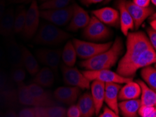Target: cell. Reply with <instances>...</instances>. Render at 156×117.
Here are the masks:
<instances>
[{
  "label": "cell",
  "mask_w": 156,
  "mask_h": 117,
  "mask_svg": "<svg viewBox=\"0 0 156 117\" xmlns=\"http://www.w3.org/2000/svg\"><path fill=\"white\" fill-rule=\"evenodd\" d=\"M150 27L152 28V29L156 30V20H151L149 22Z\"/></svg>",
  "instance_id": "obj_46"
},
{
  "label": "cell",
  "mask_w": 156,
  "mask_h": 117,
  "mask_svg": "<svg viewBox=\"0 0 156 117\" xmlns=\"http://www.w3.org/2000/svg\"><path fill=\"white\" fill-rule=\"evenodd\" d=\"M77 55L72 42L68 41L65 44L62 51V57L63 64L67 67H74L76 62Z\"/></svg>",
  "instance_id": "obj_30"
},
{
  "label": "cell",
  "mask_w": 156,
  "mask_h": 117,
  "mask_svg": "<svg viewBox=\"0 0 156 117\" xmlns=\"http://www.w3.org/2000/svg\"><path fill=\"white\" fill-rule=\"evenodd\" d=\"M40 10L37 0H32L30 6L26 10L25 20L23 35L27 39H30L36 35L39 27Z\"/></svg>",
  "instance_id": "obj_6"
},
{
  "label": "cell",
  "mask_w": 156,
  "mask_h": 117,
  "mask_svg": "<svg viewBox=\"0 0 156 117\" xmlns=\"http://www.w3.org/2000/svg\"><path fill=\"white\" fill-rule=\"evenodd\" d=\"M141 88V105L155 107L156 105V91L151 89L142 80L136 81Z\"/></svg>",
  "instance_id": "obj_25"
},
{
  "label": "cell",
  "mask_w": 156,
  "mask_h": 117,
  "mask_svg": "<svg viewBox=\"0 0 156 117\" xmlns=\"http://www.w3.org/2000/svg\"><path fill=\"white\" fill-rule=\"evenodd\" d=\"M81 112V117H93L95 114V109L90 92H86L78 100L77 104Z\"/></svg>",
  "instance_id": "obj_21"
},
{
  "label": "cell",
  "mask_w": 156,
  "mask_h": 117,
  "mask_svg": "<svg viewBox=\"0 0 156 117\" xmlns=\"http://www.w3.org/2000/svg\"><path fill=\"white\" fill-rule=\"evenodd\" d=\"M72 44L75 48L77 56L79 58L86 60L108 50L112 46L113 42L96 43L73 39Z\"/></svg>",
  "instance_id": "obj_5"
},
{
  "label": "cell",
  "mask_w": 156,
  "mask_h": 117,
  "mask_svg": "<svg viewBox=\"0 0 156 117\" xmlns=\"http://www.w3.org/2000/svg\"><path fill=\"white\" fill-rule=\"evenodd\" d=\"M146 32L148 34V38L151 44L152 45L153 49H156V30L149 27L146 28Z\"/></svg>",
  "instance_id": "obj_39"
},
{
  "label": "cell",
  "mask_w": 156,
  "mask_h": 117,
  "mask_svg": "<svg viewBox=\"0 0 156 117\" xmlns=\"http://www.w3.org/2000/svg\"><path fill=\"white\" fill-rule=\"evenodd\" d=\"M125 6L133 20L134 29L135 30H138L146 19L155 13L154 7L150 6L148 7L139 6L130 0H127Z\"/></svg>",
  "instance_id": "obj_10"
},
{
  "label": "cell",
  "mask_w": 156,
  "mask_h": 117,
  "mask_svg": "<svg viewBox=\"0 0 156 117\" xmlns=\"http://www.w3.org/2000/svg\"><path fill=\"white\" fill-rule=\"evenodd\" d=\"M63 80L66 84L73 87H77L81 90H88L90 88V82L83 75L77 68L61 65Z\"/></svg>",
  "instance_id": "obj_9"
},
{
  "label": "cell",
  "mask_w": 156,
  "mask_h": 117,
  "mask_svg": "<svg viewBox=\"0 0 156 117\" xmlns=\"http://www.w3.org/2000/svg\"><path fill=\"white\" fill-rule=\"evenodd\" d=\"M37 117H40V116H38V115H37Z\"/></svg>",
  "instance_id": "obj_52"
},
{
  "label": "cell",
  "mask_w": 156,
  "mask_h": 117,
  "mask_svg": "<svg viewBox=\"0 0 156 117\" xmlns=\"http://www.w3.org/2000/svg\"><path fill=\"white\" fill-rule=\"evenodd\" d=\"M55 75L53 71L48 67L42 68L35 75L34 83L43 88H48L53 85Z\"/></svg>",
  "instance_id": "obj_26"
},
{
  "label": "cell",
  "mask_w": 156,
  "mask_h": 117,
  "mask_svg": "<svg viewBox=\"0 0 156 117\" xmlns=\"http://www.w3.org/2000/svg\"><path fill=\"white\" fill-rule=\"evenodd\" d=\"M11 89L10 88V78L4 70L0 69V91Z\"/></svg>",
  "instance_id": "obj_35"
},
{
  "label": "cell",
  "mask_w": 156,
  "mask_h": 117,
  "mask_svg": "<svg viewBox=\"0 0 156 117\" xmlns=\"http://www.w3.org/2000/svg\"><path fill=\"white\" fill-rule=\"evenodd\" d=\"M37 114L34 107H28V108L23 109L19 112L18 117H37Z\"/></svg>",
  "instance_id": "obj_37"
},
{
  "label": "cell",
  "mask_w": 156,
  "mask_h": 117,
  "mask_svg": "<svg viewBox=\"0 0 156 117\" xmlns=\"http://www.w3.org/2000/svg\"><path fill=\"white\" fill-rule=\"evenodd\" d=\"M36 56L40 63L57 72L62 57V50L40 49L36 51Z\"/></svg>",
  "instance_id": "obj_11"
},
{
  "label": "cell",
  "mask_w": 156,
  "mask_h": 117,
  "mask_svg": "<svg viewBox=\"0 0 156 117\" xmlns=\"http://www.w3.org/2000/svg\"><path fill=\"white\" fill-rule=\"evenodd\" d=\"M6 58L13 68L23 67L20 45L14 40H10L6 44Z\"/></svg>",
  "instance_id": "obj_19"
},
{
  "label": "cell",
  "mask_w": 156,
  "mask_h": 117,
  "mask_svg": "<svg viewBox=\"0 0 156 117\" xmlns=\"http://www.w3.org/2000/svg\"><path fill=\"white\" fill-rule=\"evenodd\" d=\"M156 111L155 107H149L145 105H141L138 110V115L140 117H146L149 116L153 112Z\"/></svg>",
  "instance_id": "obj_36"
},
{
  "label": "cell",
  "mask_w": 156,
  "mask_h": 117,
  "mask_svg": "<svg viewBox=\"0 0 156 117\" xmlns=\"http://www.w3.org/2000/svg\"><path fill=\"white\" fill-rule=\"evenodd\" d=\"M6 11V2L5 0H0V21L3 17Z\"/></svg>",
  "instance_id": "obj_43"
},
{
  "label": "cell",
  "mask_w": 156,
  "mask_h": 117,
  "mask_svg": "<svg viewBox=\"0 0 156 117\" xmlns=\"http://www.w3.org/2000/svg\"><path fill=\"white\" fill-rule=\"evenodd\" d=\"M151 2L152 3V4L155 6L156 5V0H151Z\"/></svg>",
  "instance_id": "obj_48"
},
{
  "label": "cell",
  "mask_w": 156,
  "mask_h": 117,
  "mask_svg": "<svg viewBox=\"0 0 156 117\" xmlns=\"http://www.w3.org/2000/svg\"><path fill=\"white\" fill-rule=\"evenodd\" d=\"M40 1L42 2H47V1H50V0H40Z\"/></svg>",
  "instance_id": "obj_51"
},
{
  "label": "cell",
  "mask_w": 156,
  "mask_h": 117,
  "mask_svg": "<svg viewBox=\"0 0 156 117\" xmlns=\"http://www.w3.org/2000/svg\"><path fill=\"white\" fill-rule=\"evenodd\" d=\"M141 95V88L138 83L131 81L121 86L119 93V100H129L139 99Z\"/></svg>",
  "instance_id": "obj_20"
},
{
  "label": "cell",
  "mask_w": 156,
  "mask_h": 117,
  "mask_svg": "<svg viewBox=\"0 0 156 117\" xmlns=\"http://www.w3.org/2000/svg\"><path fill=\"white\" fill-rule=\"evenodd\" d=\"M17 95L18 102L21 104L32 107H41V104L37 102L30 93L27 89V86L25 85L23 83L18 84Z\"/></svg>",
  "instance_id": "obj_27"
},
{
  "label": "cell",
  "mask_w": 156,
  "mask_h": 117,
  "mask_svg": "<svg viewBox=\"0 0 156 117\" xmlns=\"http://www.w3.org/2000/svg\"><path fill=\"white\" fill-rule=\"evenodd\" d=\"M126 37V51L119 62L116 73L133 79L139 70L155 63L156 52L142 31L129 32Z\"/></svg>",
  "instance_id": "obj_1"
},
{
  "label": "cell",
  "mask_w": 156,
  "mask_h": 117,
  "mask_svg": "<svg viewBox=\"0 0 156 117\" xmlns=\"http://www.w3.org/2000/svg\"><path fill=\"white\" fill-rule=\"evenodd\" d=\"M112 31L94 16H92L86 27L83 29L82 35L84 39L91 42H104L110 39Z\"/></svg>",
  "instance_id": "obj_4"
},
{
  "label": "cell",
  "mask_w": 156,
  "mask_h": 117,
  "mask_svg": "<svg viewBox=\"0 0 156 117\" xmlns=\"http://www.w3.org/2000/svg\"><path fill=\"white\" fill-rule=\"evenodd\" d=\"M17 91L13 89H9L0 91V110L3 109H12L17 104Z\"/></svg>",
  "instance_id": "obj_29"
},
{
  "label": "cell",
  "mask_w": 156,
  "mask_h": 117,
  "mask_svg": "<svg viewBox=\"0 0 156 117\" xmlns=\"http://www.w3.org/2000/svg\"><path fill=\"white\" fill-rule=\"evenodd\" d=\"M146 117H156V111H155L154 112H153V113L150 114L149 116H147Z\"/></svg>",
  "instance_id": "obj_47"
},
{
  "label": "cell",
  "mask_w": 156,
  "mask_h": 117,
  "mask_svg": "<svg viewBox=\"0 0 156 117\" xmlns=\"http://www.w3.org/2000/svg\"><path fill=\"white\" fill-rule=\"evenodd\" d=\"M9 1L13 4H27L31 2L32 0H9Z\"/></svg>",
  "instance_id": "obj_45"
},
{
  "label": "cell",
  "mask_w": 156,
  "mask_h": 117,
  "mask_svg": "<svg viewBox=\"0 0 156 117\" xmlns=\"http://www.w3.org/2000/svg\"><path fill=\"white\" fill-rule=\"evenodd\" d=\"M127 0H116L115 5L119 9L120 27L122 35L127 36L130 30H134V23L132 17L125 6Z\"/></svg>",
  "instance_id": "obj_15"
},
{
  "label": "cell",
  "mask_w": 156,
  "mask_h": 117,
  "mask_svg": "<svg viewBox=\"0 0 156 117\" xmlns=\"http://www.w3.org/2000/svg\"><path fill=\"white\" fill-rule=\"evenodd\" d=\"M81 3L86 6H89L92 4H96L101 2H104L105 0H79Z\"/></svg>",
  "instance_id": "obj_42"
},
{
  "label": "cell",
  "mask_w": 156,
  "mask_h": 117,
  "mask_svg": "<svg viewBox=\"0 0 156 117\" xmlns=\"http://www.w3.org/2000/svg\"><path fill=\"white\" fill-rule=\"evenodd\" d=\"M132 2L139 6L148 7L150 6L151 0H132Z\"/></svg>",
  "instance_id": "obj_41"
},
{
  "label": "cell",
  "mask_w": 156,
  "mask_h": 117,
  "mask_svg": "<svg viewBox=\"0 0 156 117\" xmlns=\"http://www.w3.org/2000/svg\"><path fill=\"white\" fill-rule=\"evenodd\" d=\"M74 7L71 4L62 9L41 10L40 17L56 26H65L70 22L73 15Z\"/></svg>",
  "instance_id": "obj_8"
},
{
  "label": "cell",
  "mask_w": 156,
  "mask_h": 117,
  "mask_svg": "<svg viewBox=\"0 0 156 117\" xmlns=\"http://www.w3.org/2000/svg\"><path fill=\"white\" fill-rule=\"evenodd\" d=\"M123 52V42L121 38L118 37L108 50L93 58L81 61L80 66L85 70H110L118 63Z\"/></svg>",
  "instance_id": "obj_2"
},
{
  "label": "cell",
  "mask_w": 156,
  "mask_h": 117,
  "mask_svg": "<svg viewBox=\"0 0 156 117\" xmlns=\"http://www.w3.org/2000/svg\"><path fill=\"white\" fill-rule=\"evenodd\" d=\"M140 106L139 99L123 100L119 102V113L122 117H139L138 110Z\"/></svg>",
  "instance_id": "obj_22"
},
{
  "label": "cell",
  "mask_w": 156,
  "mask_h": 117,
  "mask_svg": "<svg viewBox=\"0 0 156 117\" xmlns=\"http://www.w3.org/2000/svg\"><path fill=\"white\" fill-rule=\"evenodd\" d=\"M72 0H50L43 2L40 6L41 10H50V9H62L69 6Z\"/></svg>",
  "instance_id": "obj_33"
},
{
  "label": "cell",
  "mask_w": 156,
  "mask_h": 117,
  "mask_svg": "<svg viewBox=\"0 0 156 117\" xmlns=\"http://www.w3.org/2000/svg\"><path fill=\"white\" fill-rule=\"evenodd\" d=\"M90 88L91 90L90 94L95 109V114L98 115L105 102V83L98 81H93Z\"/></svg>",
  "instance_id": "obj_18"
},
{
  "label": "cell",
  "mask_w": 156,
  "mask_h": 117,
  "mask_svg": "<svg viewBox=\"0 0 156 117\" xmlns=\"http://www.w3.org/2000/svg\"><path fill=\"white\" fill-rule=\"evenodd\" d=\"M72 4L74 7V11H73L72 19L67 27V30L71 32H76L77 30L83 29L86 27L90 17L88 13L79 4H77L76 2H73Z\"/></svg>",
  "instance_id": "obj_12"
},
{
  "label": "cell",
  "mask_w": 156,
  "mask_h": 117,
  "mask_svg": "<svg viewBox=\"0 0 156 117\" xmlns=\"http://www.w3.org/2000/svg\"><path fill=\"white\" fill-rule=\"evenodd\" d=\"M82 73L90 82L98 81L105 83H114L118 84H125L127 82L133 81L132 78L123 77L110 70H83L82 71Z\"/></svg>",
  "instance_id": "obj_7"
},
{
  "label": "cell",
  "mask_w": 156,
  "mask_h": 117,
  "mask_svg": "<svg viewBox=\"0 0 156 117\" xmlns=\"http://www.w3.org/2000/svg\"><path fill=\"white\" fill-rule=\"evenodd\" d=\"M81 90L77 87H59L54 91V97L57 101L63 104H74L81 95Z\"/></svg>",
  "instance_id": "obj_14"
},
{
  "label": "cell",
  "mask_w": 156,
  "mask_h": 117,
  "mask_svg": "<svg viewBox=\"0 0 156 117\" xmlns=\"http://www.w3.org/2000/svg\"><path fill=\"white\" fill-rule=\"evenodd\" d=\"M140 75L142 81L153 90H156V70L151 65L141 68Z\"/></svg>",
  "instance_id": "obj_31"
},
{
  "label": "cell",
  "mask_w": 156,
  "mask_h": 117,
  "mask_svg": "<svg viewBox=\"0 0 156 117\" xmlns=\"http://www.w3.org/2000/svg\"><path fill=\"white\" fill-rule=\"evenodd\" d=\"M14 17L15 13L13 8H9L6 10L0 21V35L6 37L13 35L14 33Z\"/></svg>",
  "instance_id": "obj_23"
},
{
  "label": "cell",
  "mask_w": 156,
  "mask_h": 117,
  "mask_svg": "<svg viewBox=\"0 0 156 117\" xmlns=\"http://www.w3.org/2000/svg\"><path fill=\"white\" fill-rule=\"evenodd\" d=\"M98 117H120L119 114L115 113L112 109L108 108V107H105L103 111L101 114H98Z\"/></svg>",
  "instance_id": "obj_40"
},
{
  "label": "cell",
  "mask_w": 156,
  "mask_h": 117,
  "mask_svg": "<svg viewBox=\"0 0 156 117\" xmlns=\"http://www.w3.org/2000/svg\"><path fill=\"white\" fill-rule=\"evenodd\" d=\"M21 52H22L23 64L26 70L31 75H34L39 70V64L36 58L33 54L24 46L20 45Z\"/></svg>",
  "instance_id": "obj_24"
},
{
  "label": "cell",
  "mask_w": 156,
  "mask_h": 117,
  "mask_svg": "<svg viewBox=\"0 0 156 117\" xmlns=\"http://www.w3.org/2000/svg\"><path fill=\"white\" fill-rule=\"evenodd\" d=\"M37 114L40 117H66L67 109L61 106L35 107Z\"/></svg>",
  "instance_id": "obj_28"
},
{
  "label": "cell",
  "mask_w": 156,
  "mask_h": 117,
  "mask_svg": "<svg viewBox=\"0 0 156 117\" xmlns=\"http://www.w3.org/2000/svg\"><path fill=\"white\" fill-rule=\"evenodd\" d=\"M26 77L25 70L23 68H13L11 71V78L14 82L17 84L23 83Z\"/></svg>",
  "instance_id": "obj_34"
},
{
  "label": "cell",
  "mask_w": 156,
  "mask_h": 117,
  "mask_svg": "<svg viewBox=\"0 0 156 117\" xmlns=\"http://www.w3.org/2000/svg\"><path fill=\"white\" fill-rule=\"evenodd\" d=\"M121 86L114 83H105V102L108 108L119 114V93Z\"/></svg>",
  "instance_id": "obj_16"
},
{
  "label": "cell",
  "mask_w": 156,
  "mask_h": 117,
  "mask_svg": "<svg viewBox=\"0 0 156 117\" xmlns=\"http://www.w3.org/2000/svg\"><path fill=\"white\" fill-rule=\"evenodd\" d=\"M71 37L65 32L52 23H44L39 27L35 35L34 42L45 46H58Z\"/></svg>",
  "instance_id": "obj_3"
},
{
  "label": "cell",
  "mask_w": 156,
  "mask_h": 117,
  "mask_svg": "<svg viewBox=\"0 0 156 117\" xmlns=\"http://www.w3.org/2000/svg\"><path fill=\"white\" fill-rule=\"evenodd\" d=\"M4 117H18V114L13 109H9L4 113Z\"/></svg>",
  "instance_id": "obj_44"
},
{
  "label": "cell",
  "mask_w": 156,
  "mask_h": 117,
  "mask_svg": "<svg viewBox=\"0 0 156 117\" xmlns=\"http://www.w3.org/2000/svg\"><path fill=\"white\" fill-rule=\"evenodd\" d=\"M91 13L106 25L116 28L120 26L119 11L112 7L107 6L96 9L92 11Z\"/></svg>",
  "instance_id": "obj_13"
},
{
  "label": "cell",
  "mask_w": 156,
  "mask_h": 117,
  "mask_svg": "<svg viewBox=\"0 0 156 117\" xmlns=\"http://www.w3.org/2000/svg\"><path fill=\"white\" fill-rule=\"evenodd\" d=\"M111 1H112V0H105V1H104V4H108V2H110Z\"/></svg>",
  "instance_id": "obj_49"
},
{
  "label": "cell",
  "mask_w": 156,
  "mask_h": 117,
  "mask_svg": "<svg viewBox=\"0 0 156 117\" xmlns=\"http://www.w3.org/2000/svg\"><path fill=\"white\" fill-rule=\"evenodd\" d=\"M25 15L26 9H25V7L22 6H19L17 13L15 14V17H14L13 32L16 33V34H19V33L23 32L25 25Z\"/></svg>",
  "instance_id": "obj_32"
},
{
  "label": "cell",
  "mask_w": 156,
  "mask_h": 117,
  "mask_svg": "<svg viewBox=\"0 0 156 117\" xmlns=\"http://www.w3.org/2000/svg\"><path fill=\"white\" fill-rule=\"evenodd\" d=\"M27 89L32 96L41 104V107L55 105L56 102L52 99L49 93L46 91L43 87L33 83L27 86Z\"/></svg>",
  "instance_id": "obj_17"
},
{
  "label": "cell",
  "mask_w": 156,
  "mask_h": 117,
  "mask_svg": "<svg viewBox=\"0 0 156 117\" xmlns=\"http://www.w3.org/2000/svg\"><path fill=\"white\" fill-rule=\"evenodd\" d=\"M0 117H4V112L0 110Z\"/></svg>",
  "instance_id": "obj_50"
},
{
  "label": "cell",
  "mask_w": 156,
  "mask_h": 117,
  "mask_svg": "<svg viewBox=\"0 0 156 117\" xmlns=\"http://www.w3.org/2000/svg\"><path fill=\"white\" fill-rule=\"evenodd\" d=\"M67 117H81V112L76 104H72L66 111Z\"/></svg>",
  "instance_id": "obj_38"
}]
</instances>
